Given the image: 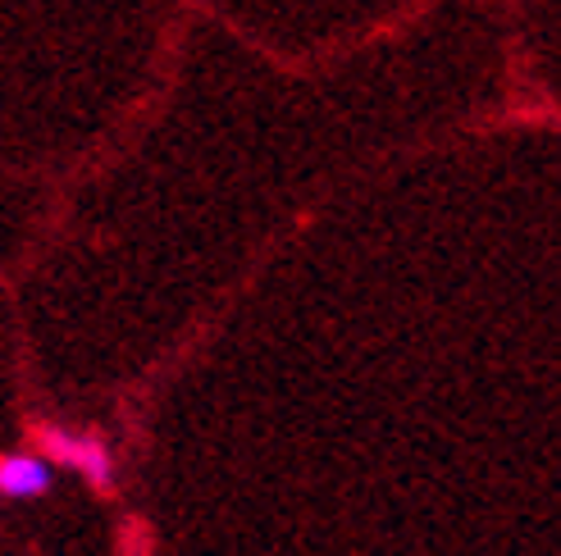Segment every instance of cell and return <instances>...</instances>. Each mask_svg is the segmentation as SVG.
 Returning a JSON list of instances; mask_svg holds the SVG:
<instances>
[{
    "mask_svg": "<svg viewBox=\"0 0 561 556\" xmlns=\"http://www.w3.org/2000/svg\"><path fill=\"white\" fill-rule=\"evenodd\" d=\"M33 442L42 448V456L50 465H69L96 493H115V479H119L115 452H110L96 433H73V429H60V425H33Z\"/></svg>",
    "mask_w": 561,
    "mask_h": 556,
    "instance_id": "6da1fadb",
    "label": "cell"
},
{
    "mask_svg": "<svg viewBox=\"0 0 561 556\" xmlns=\"http://www.w3.org/2000/svg\"><path fill=\"white\" fill-rule=\"evenodd\" d=\"M50 461L33 456V452H10L0 456V497H14V502H27V497L50 493Z\"/></svg>",
    "mask_w": 561,
    "mask_h": 556,
    "instance_id": "7a4b0ae2",
    "label": "cell"
}]
</instances>
